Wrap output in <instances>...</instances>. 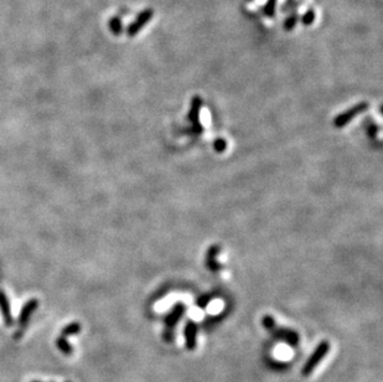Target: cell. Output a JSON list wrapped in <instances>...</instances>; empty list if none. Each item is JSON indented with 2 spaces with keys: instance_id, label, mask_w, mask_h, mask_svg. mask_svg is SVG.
Instances as JSON below:
<instances>
[{
  "instance_id": "obj_1",
  "label": "cell",
  "mask_w": 383,
  "mask_h": 382,
  "mask_svg": "<svg viewBox=\"0 0 383 382\" xmlns=\"http://www.w3.org/2000/svg\"><path fill=\"white\" fill-rule=\"evenodd\" d=\"M262 324L266 329L272 334L274 338H277L278 340L284 341L288 345L296 347L299 345V334L295 330L289 329V328H283L280 325H278L275 323L274 318H272L270 315H266V317L262 318Z\"/></svg>"
},
{
  "instance_id": "obj_2",
  "label": "cell",
  "mask_w": 383,
  "mask_h": 382,
  "mask_svg": "<svg viewBox=\"0 0 383 382\" xmlns=\"http://www.w3.org/2000/svg\"><path fill=\"white\" fill-rule=\"evenodd\" d=\"M329 351H330V344H329V341L323 340L319 344L317 349L314 350V352L310 355V357L308 359V361L305 362V365L302 366L301 376L308 377V376L312 375L315 368L319 366V364L323 361L324 357L329 354Z\"/></svg>"
},
{
  "instance_id": "obj_3",
  "label": "cell",
  "mask_w": 383,
  "mask_h": 382,
  "mask_svg": "<svg viewBox=\"0 0 383 382\" xmlns=\"http://www.w3.org/2000/svg\"><path fill=\"white\" fill-rule=\"evenodd\" d=\"M186 312V308H185L184 304L178 303L173 307L171 312L165 317L164 323H165V329H164V334H163V339H164L165 343L170 344L174 339V328L178 325L179 320L183 318V315Z\"/></svg>"
},
{
  "instance_id": "obj_4",
  "label": "cell",
  "mask_w": 383,
  "mask_h": 382,
  "mask_svg": "<svg viewBox=\"0 0 383 382\" xmlns=\"http://www.w3.org/2000/svg\"><path fill=\"white\" fill-rule=\"evenodd\" d=\"M367 108H368V103L367 102H361L356 104V106L351 107L350 109H347L346 112H344V113H341L340 116H337L336 118H335V125H336L337 128L345 127V125L349 124L353 118H356L358 114L363 113Z\"/></svg>"
},
{
  "instance_id": "obj_5",
  "label": "cell",
  "mask_w": 383,
  "mask_h": 382,
  "mask_svg": "<svg viewBox=\"0 0 383 382\" xmlns=\"http://www.w3.org/2000/svg\"><path fill=\"white\" fill-rule=\"evenodd\" d=\"M154 17V10L152 9H144L139 13L138 17L135 18V20L133 23H130V25L127 28V35L129 37L136 36L140 33L141 29L151 20V18Z\"/></svg>"
},
{
  "instance_id": "obj_6",
  "label": "cell",
  "mask_w": 383,
  "mask_h": 382,
  "mask_svg": "<svg viewBox=\"0 0 383 382\" xmlns=\"http://www.w3.org/2000/svg\"><path fill=\"white\" fill-rule=\"evenodd\" d=\"M201 104H202V101H201V98L199 97V96H195V97H192V102H191V113H190V119L192 121V128H191V133L192 134L197 135L201 133V124H200V121H199V117H200V108H201Z\"/></svg>"
},
{
  "instance_id": "obj_7",
  "label": "cell",
  "mask_w": 383,
  "mask_h": 382,
  "mask_svg": "<svg viewBox=\"0 0 383 382\" xmlns=\"http://www.w3.org/2000/svg\"><path fill=\"white\" fill-rule=\"evenodd\" d=\"M185 336V346L189 351H194L197 346V325L194 322L189 320L185 325L184 330Z\"/></svg>"
},
{
  "instance_id": "obj_8",
  "label": "cell",
  "mask_w": 383,
  "mask_h": 382,
  "mask_svg": "<svg viewBox=\"0 0 383 382\" xmlns=\"http://www.w3.org/2000/svg\"><path fill=\"white\" fill-rule=\"evenodd\" d=\"M37 305H39V300H37V299H30V300L23 307L20 315H19V328H20V331H23L24 328L28 325L30 315L33 314L35 309L37 308Z\"/></svg>"
},
{
  "instance_id": "obj_9",
  "label": "cell",
  "mask_w": 383,
  "mask_h": 382,
  "mask_svg": "<svg viewBox=\"0 0 383 382\" xmlns=\"http://www.w3.org/2000/svg\"><path fill=\"white\" fill-rule=\"evenodd\" d=\"M0 311H2L3 317H4V322L8 327L13 325V317L12 312H10V304L8 300V296L4 294L3 290H0Z\"/></svg>"
},
{
  "instance_id": "obj_10",
  "label": "cell",
  "mask_w": 383,
  "mask_h": 382,
  "mask_svg": "<svg viewBox=\"0 0 383 382\" xmlns=\"http://www.w3.org/2000/svg\"><path fill=\"white\" fill-rule=\"evenodd\" d=\"M56 345L62 354L72 355V352H73V347L67 341V338H63V336H58L57 340H56Z\"/></svg>"
},
{
  "instance_id": "obj_11",
  "label": "cell",
  "mask_w": 383,
  "mask_h": 382,
  "mask_svg": "<svg viewBox=\"0 0 383 382\" xmlns=\"http://www.w3.org/2000/svg\"><path fill=\"white\" fill-rule=\"evenodd\" d=\"M109 30H111V33L113 35H116V36H119L120 34L123 33V23L122 20H120L119 17H113L109 20Z\"/></svg>"
},
{
  "instance_id": "obj_12",
  "label": "cell",
  "mask_w": 383,
  "mask_h": 382,
  "mask_svg": "<svg viewBox=\"0 0 383 382\" xmlns=\"http://www.w3.org/2000/svg\"><path fill=\"white\" fill-rule=\"evenodd\" d=\"M80 333H81V324H80V323H71V324H68L67 327L63 328L61 336L67 338V336L77 335V334Z\"/></svg>"
},
{
  "instance_id": "obj_13",
  "label": "cell",
  "mask_w": 383,
  "mask_h": 382,
  "mask_svg": "<svg viewBox=\"0 0 383 382\" xmlns=\"http://www.w3.org/2000/svg\"><path fill=\"white\" fill-rule=\"evenodd\" d=\"M277 3L278 0H267L266 5L262 9L264 17L267 18H273L275 15V9H277Z\"/></svg>"
},
{
  "instance_id": "obj_14",
  "label": "cell",
  "mask_w": 383,
  "mask_h": 382,
  "mask_svg": "<svg viewBox=\"0 0 383 382\" xmlns=\"http://www.w3.org/2000/svg\"><path fill=\"white\" fill-rule=\"evenodd\" d=\"M298 21H299V15L296 14V13H295V14H291L290 17L286 18L285 21H284V24H283L284 30H285V31H291L296 26Z\"/></svg>"
},
{
  "instance_id": "obj_15",
  "label": "cell",
  "mask_w": 383,
  "mask_h": 382,
  "mask_svg": "<svg viewBox=\"0 0 383 382\" xmlns=\"http://www.w3.org/2000/svg\"><path fill=\"white\" fill-rule=\"evenodd\" d=\"M315 18H317V13H315V9H309L304 15H302L301 19V24L304 26H310L314 24Z\"/></svg>"
},
{
  "instance_id": "obj_16",
  "label": "cell",
  "mask_w": 383,
  "mask_h": 382,
  "mask_svg": "<svg viewBox=\"0 0 383 382\" xmlns=\"http://www.w3.org/2000/svg\"><path fill=\"white\" fill-rule=\"evenodd\" d=\"M219 141V143H216V148H217V150H218V151H221V150H223V148H226V143H224V141L223 140H218Z\"/></svg>"
},
{
  "instance_id": "obj_17",
  "label": "cell",
  "mask_w": 383,
  "mask_h": 382,
  "mask_svg": "<svg viewBox=\"0 0 383 382\" xmlns=\"http://www.w3.org/2000/svg\"><path fill=\"white\" fill-rule=\"evenodd\" d=\"M293 2L294 0H286V4H288V7H291V5H293Z\"/></svg>"
},
{
  "instance_id": "obj_18",
  "label": "cell",
  "mask_w": 383,
  "mask_h": 382,
  "mask_svg": "<svg viewBox=\"0 0 383 382\" xmlns=\"http://www.w3.org/2000/svg\"><path fill=\"white\" fill-rule=\"evenodd\" d=\"M31 382H41V381H36V380H34V381H31Z\"/></svg>"
},
{
  "instance_id": "obj_19",
  "label": "cell",
  "mask_w": 383,
  "mask_h": 382,
  "mask_svg": "<svg viewBox=\"0 0 383 382\" xmlns=\"http://www.w3.org/2000/svg\"><path fill=\"white\" fill-rule=\"evenodd\" d=\"M246 2H247V3H250V2H252V0H246Z\"/></svg>"
},
{
  "instance_id": "obj_20",
  "label": "cell",
  "mask_w": 383,
  "mask_h": 382,
  "mask_svg": "<svg viewBox=\"0 0 383 382\" xmlns=\"http://www.w3.org/2000/svg\"><path fill=\"white\" fill-rule=\"evenodd\" d=\"M67 382H69V381H67Z\"/></svg>"
}]
</instances>
